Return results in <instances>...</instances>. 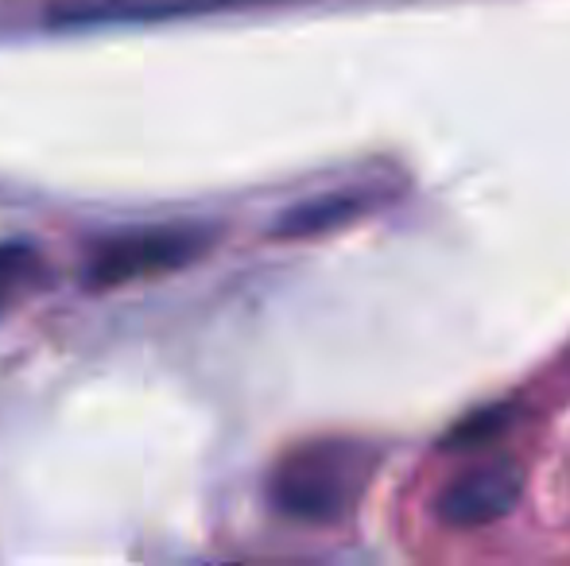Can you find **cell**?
<instances>
[{
  "label": "cell",
  "mask_w": 570,
  "mask_h": 566,
  "mask_svg": "<svg viewBox=\"0 0 570 566\" xmlns=\"http://www.w3.org/2000/svg\"><path fill=\"white\" fill-rule=\"evenodd\" d=\"M229 4H256V0H106V4H86L82 12H62V20L78 23H106V20H164V16L187 12H214Z\"/></svg>",
  "instance_id": "277c9868"
},
{
  "label": "cell",
  "mask_w": 570,
  "mask_h": 566,
  "mask_svg": "<svg viewBox=\"0 0 570 566\" xmlns=\"http://www.w3.org/2000/svg\"><path fill=\"white\" fill-rule=\"evenodd\" d=\"M206 249L203 234L190 229H140V234H117L90 252L86 284L90 287H120L148 276H164L183 268Z\"/></svg>",
  "instance_id": "7a4b0ae2"
},
{
  "label": "cell",
  "mask_w": 570,
  "mask_h": 566,
  "mask_svg": "<svg viewBox=\"0 0 570 566\" xmlns=\"http://www.w3.org/2000/svg\"><path fill=\"white\" fill-rule=\"evenodd\" d=\"M39 272H43V252L36 245L0 241V315H8L16 302L36 291Z\"/></svg>",
  "instance_id": "5b68a950"
},
{
  "label": "cell",
  "mask_w": 570,
  "mask_h": 566,
  "mask_svg": "<svg viewBox=\"0 0 570 566\" xmlns=\"http://www.w3.org/2000/svg\"><path fill=\"white\" fill-rule=\"evenodd\" d=\"M353 210L350 198H323V202H311L292 210L284 221H279V234H315V229H326L331 221L345 218Z\"/></svg>",
  "instance_id": "8992f818"
},
{
  "label": "cell",
  "mask_w": 570,
  "mask_h": 566,
  "mask_svg": "<svg viewBox=\"0 0 570 566\" xmlns=\"http://www.w3.org/2000/svg\"><path fill=\"white\" fill-rule=\"evenodd\" d=\"M520 497H524V469L509 458H497L485 466H473L470 474L446 485L435 500V516L458 532L485 528V524L509 516L520 505Z\"/></svg>",
  "instance_id": "3957f363"
},
{
  "label": "cell",
  "mask_w": 570,
  "mask_h": 566,
  "mask_svg": "<svg viewBox=\"0 0 570 566\" xmlns=\"http://www.w3.org/2000/svg\"><path fill=\"white\" fill-rule=\"evenodd\" d=\"M361 461L353 450L342 446H326V450H311L295 458L284 474L272 485V500L284 516L307 524H326L350 508L361 485Z\"/></svg>",
  "instance_id": "6da1fadb"
}]
</instances>
